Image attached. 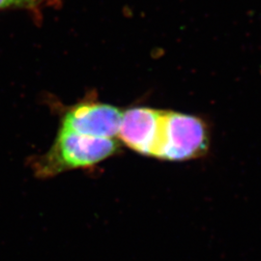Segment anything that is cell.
Masks as SVG:
<instances>
[{
	"label": "cell",
	"instance_id": "obj_5",
	"mask_svg": "<svg viewBox=\"0 0 261 261\" xmlns=\"http://www.w3.org/2000/svg\"><path fill=\"white\" fill-rule=\"evenodd\" d=\"M61 0H0V11L22 9L39 15L42 10L56 7Z\"/></svg>",
	"mask_w": 261,
	"mask_h": 261
},
{
	"label": "cell",
	"instance_id": "obj_2",
	"mask_svg": "<svg viewBox=\"0 0 261 261\" xmlns=\"http://www.w3.org/2000/svg\"><path fill=\"white\" fill-rule=\"evenodd\" d=\"M211 147V129L199 116L162 111L158 138L152 158L187 162L203 158Z\"/></svg>",
	"mask_w": 261,
	"mask_h": 261
},
{
	"label": "cell",
	"instance_id": "obj_3",
	"mask_svg": "<svg viewBox=\"0 0 261 261\" xmlns=\"http://www.w3.org/2000/svg\"><path fill=\"white\" fill-rule=\"evenodd\" d=\"M122 112L115 106L95 99L92 94L60 110L59 128L89 137L115 139L119 133Z\"/></svg>",
	"mask_w": 261,
	"mask_h": 261
},
{
	"label": "cell",
	"instance_id": "obj_1",
	"mask_svg": "<svg viewBox=\"0 0 261 261\" xmlns=\"http://www.w3.org/2000/svg\"><path fill=\"white\" fill-rule=\"evenodd\" d=\"M116 139L95 138L59 128L47 152L30 159L35 177L47 179L66 171L92 168L120 152Z\"/></svg>",
	"mask_w": 261,
	"mask_h": 261
},
{
	"label": "cell",
	"instance_id": "obj_4",
	"mask_svg": "<svg viewBox=\"0 0 261 261\" xmlns=\"http://www.w3.org/2000/svg\"><path fill=\"white\" fill-rule=\"evenodd\" d=\"M163 110L134 107L122 112L119 141L136 153L152 158Z\"/></svg>",
	"mask_w": 261,
	"mask_h": 261
}]
</instances>
